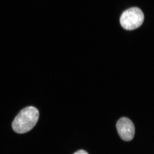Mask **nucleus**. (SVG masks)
Here are the masks:
<instances>
[{"label":"nucleus","mask_w":154,"mask_h":154,"mask_svg":"<svg viewBox=\"0 0 154 154\" xmlns=\"http://www.w3.org/2000/svg\"><path fill=\"white\" fill-rule=\"evenodd\" d=\"M39 115L38 109L33 106L22 109L12 123L14 131L18 134H24L30 131L37 123Z\"/></svg>","instance_id":"1"},{"label":"nucleus","mask_w":154,"mask_h":154,"mask_svg":"<svg viewBox=\"0 0 154 154\" xmlns=\"http://www.w3.org/2000/svg\"><path fill=\"white\" fill-rule=\"evenodd\" d=\"M144 19V16L141 10L139 8H132L122 14L120 17V24L125 30H134L142 25Z\"/></svg>","instance_id":"2"},{"label":"nucleus","mask_w":154,"mask_h":154,"mask_svg":"<svg viewBox=\"0 0 154 154\" xmlns=\"http://www.w3.org/2000/svg\"><path fill=\"white\" fill-rule=\"evenodd\" d=\"M116 128L119 136L122 140L130 141L134 138L135 128L132 121L126 117H122L116 123Z\"/></svg>","instance_id":"3"},{"label":"nucleus","mask_w":154,"mask_h":154,"mask_svg":"<svg viewBox=\"0 0 154 154\" xmlns=\"http://www.w3.org/2000/svg\"><path fill=\"white\" fill-rule=\"evenodd\" d=\"M74 154H89L85 151L83 150H80L78 151L75 153Z\"/></svg>","instance_id":"4"}]
</instances>
